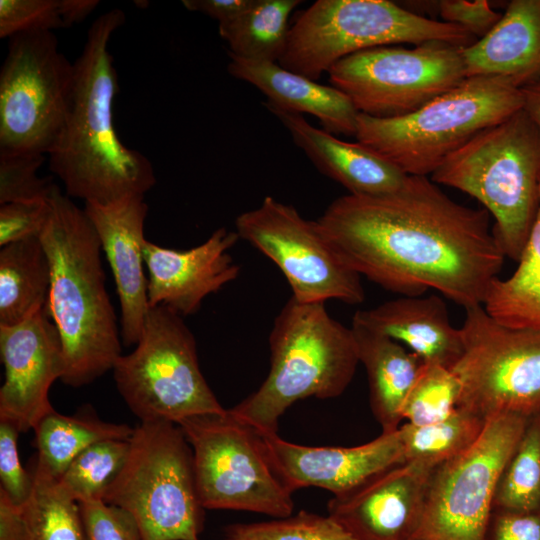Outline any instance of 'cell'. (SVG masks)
<instances>
[{
  "label": "cell",
  "instance_id": "obj_1",
  "mask_svg": "<svg viewBox=\"0 0 540 540\" xmlns=\"http://www.w3.org/2000/svg\"><path fill=\"white\" fill-rule=\"evenodd\" d=\"M317 222L360 276L403 296L429 289L464 309L483 305L506 258L490 214L451 199L428 176L395 192L345 195Z\"/></svg>",
  "mask_w": 540,
  "mask_h": 540
},
{
  "label": "cell",
  "instance_id": "obj_2",
  "mask_svg": "<svg viewBox=\"0 0 540 540\" xmlns=\"http://www.w3.org/2000/svg\"><path fill=\"white\" fill-rule=\"evenodd\" d=\"M124 22V12L112 9L89 28L74 62L72 107L48 154L49 168L60 178L67 195L85 203L105 205L145 195L156 183L151 162L121 142L113 122L118 77L109 43Z\"/></svg>",
  "mask_w": 540,
  "mask_h": 540
},
{
  "label": "cell",
  "instance_id": "obj_3",
  "mask_svg": "<svg viewBox=\"0 0 540 540\" xmlns=\"http://www.w3.org/2000/svg\"><path fill=\"white\" fill-rule=\"evenodd\" d=\"M49 200L39 235L51 272L47 310L63 346L61 381L81 387L113 369L121 356L120 333L92 222L57 185Z\"/></svg>",
  "mask_w": 540,
  "mask_h": 540
},
{
  "label": "cell",
  "instance_id": "obj_4",
  "mask_svg": "<svg viewBox=\"0 0 540 540\" xmlns=\"http://www.w3.org/2000/svg\"><path fill=\"white\" fill-rule=\"evenodd\" d=\"M270 370L261 386L228 411L259 434L277 433L279 419L296 401L341 395L359 364L351 327L334 319L325 303L290 298L269 335Z\"/></svg>",
  "mask_w": 540,
  "mask_h": 540
},
{
  "label": "cell",
  "instance_id": "obj_5",
  "mask_svg": "<svg viewBox=\"0 0 540 540\" xmlns=\"http://www.w3.org/2000/svg\"><path fill=\"white\" fill-rule=\"evenodd\" d=\"M431 180L478 200L505 256L517 262L540 205V128L521 109L450 154Z\"/></svg>",
  "mask_w": 540,
  "mask_h": 540
},
{
  "label": "cell",
  "instance_id": "obj_6",
  "mask_svg": "<svg viewBox=\"0 0 540 540\" xmlns=\"http://www.w3.org/2000/svg\"><path fill=\"white\" fill-rule=\"evenodd\" d=\"M522 89L502 76H471L416 111L394 118L359 113L356 139L405 174L431 175L481 131L523 109Z\"/></svg>",
  "mask_w": 540,
  "mask_h": 540
},
{
  "label": "cell",
  "instance_id": "obj_7",
  "mask_svg": "<svg viewBox=\"0 0 540 540\" xmlns=\"http://www.w3.org/2000/svg\"><path fill=\"white\" fill-rule=\"evenodd\" d=\"M104 501L129 513L142 540H200L204 528L193 452L179 425L140 422Z\"/></svg>",
  "mask_w": 540,
  "mask_h": 540
},
{
  "label": "cell",
  "instance_id": "obj_8",
  "mask_svg": "<svg viewBox=\"0 0 540 540\" xmlns=\"http://www.w3.org/2000/svg\"><path fill=\"white\" fill-rule=\"evenodd\" d=\"M430 41L464 48L477 39L458 25L423 17L387 0H318L290 27L278 62L316 81L356 52Z\"/></svg>",
  "mask_w": 540,
  "mask_h": 540
},
{
  "label": "cell",
  "instance_id": "obj_9",
  "mask_svg": "<svg viewBox=\"0 0 540 540\" xmlns=\"http://www.w3.org/2000/svg\"><path fill=\"white\" fill-rule=\"evenodd\" d=\"M116 387L140 422L181 421L222 414L204 378L194 335L183 318L162 306L149 307L135 349L113 367Z\"/></svg>",
  "mask_w": 540,
  "mask_h": 540
},
{
  "label": "cell",
  "instance_id": "obj_10",
  "mask_svg": "<svg viewBox=\"0 0 540 540\" xmlns=\"http://www.w3.org/2000/svg\"><path fill=\"white\" fill-rule=\"evenodd\" d=\"M193 452L196 487L204 509L292 515V493L272 465L260 435L226 410L179 424Z\"/></svg>",
  "mask_w": 540,
  "mask_h": 540
},
{
  "label": "cell",
  "instance_id": "obj_11",
  "mask_svg": "<svg viewBox=\"0 0 540 540\" xmlns=\"http://www.w3.org/2000/svg\"><path fill=\"white\" fill-rule=\"evenodd\" d=\"M74 63L52 31L10 38L0 72V153L49 154L74 95Z\"/></svg>",
  "mask_w": 540,
  "mask_h": 540
},
{
  "label": "cell",
  "instance_id": "obj_12",
  "mask_svg": "<svg viewBox=\"0 0 540 540\" xmlns=\"http://www.w3.org/2000/svg\"><path fill=\"white\" fill-rule=\"evenodd\" d=\"M465 312L463 352L451 368L460 383L457 406L486 420L540 413V331L502 325L483 305Z\"/></svg>",
  "mask_w": 540,
  "mask_h": 540
},
{
  "label": "cell",
  "instance_id": "obj_13",
  "mask_svg": "<svg viewBox=\"0 0 540 540\" xmlns=\"http://www.w3.org/2000/svg\"><path fill=\"white\" fill-rule=\"evenodd\" d=\"M461 50L440 41L414 48L366 49L336 62L328 71L329 81L359 113L376 118L400 117L466 78Z\"/></svg>",
  "mask_w": 540,
  "mask_h": 540
},
{
  "label": "cell",
  "instance_id": "obj_14",
  "mask_svg": "<svg viewBox=\"0 0 540 540\" xmlns=\"http://www.w3.org/2000/svg\"><path fill=\"white\" fill-rule=\"evenodd\" d=\"M529 418L489 417L477 441L433 471L414 540H485L496 486Z\"/></svg>",
  "mask_w": 540,
  "mask_h": 540
},
{
  "label": "cell",
  "instance_id": "obj_15",
  "mask_svg": "<svg viewBox=\"0 0 540 540\" xmlns=\"http://www.w3.org/2000/svg\"><path fill=\"white\" fill-rule=\"evenodd\" d=\"M239 238L249 242L283 273L300 303L364 301L361 276L337 253L317 220L302 217L271 196L235 220Z\"/></svg>",
  "mask_w": 540,
  "mask_h": 540
},
{
  "label": "cell",
  "instance_id": "obj_16",
  "mask_svg": "<svg viewBox=\"0 0 540 540\" xmlns=\"http://www.w3.org/2000/svg\"><path fill=\"white\" fill-rule=\"evenodd\" d=\"M0 354L5 372L0 421L20 433L33 430L54 410L49 390L64 373L61 337L47 307L36 309L16 325L0 326Z\"/></svg>",
  "mask_w": 540,
  "mask_h": 540
},
{
  "label": "cell",
  "instance_id": "obj_17",
  "mask_svg": "<svg viewBox=\"0 0 540 540\" xmlns=\"http://www.w3.org/2000/svg\"><path fill=\"white\" fill-rule=\"evenodd\" d=\"M436 467L406 462L390 468L348 493L333 496L328 516L354 540H414Z\"/></svg>",
  "mask_w": 540,
  "mask_h": 540
},
{
  "label": "cell",
  "instance_id": "obj_18",
  "mask_svg": "<svg viewBox=\"0 0 540 540\" xmlns=\"http://www.w3.org/2000/svg\"><path fill=\"white\" fill-rule=\"evenodd\" d=\"M259 435L272 465L291 492L318 487L334 496L343 495L405 463L399 429L353 447L305 446L288 442L277 433Z\"/></svg>",
  "mask_w": 540,
  "mask_h": 540
},
{
  "label": "cell",
  "instance_id": "obj_19",
  "mask_svg": "<svg viewBox=\"0 0 540 540\" xmlns=\"http://www.w3.org/2000/svg\"><path fill=\"white\" fill-rule=\"evenodd\" d=\"M239 236L218 228L202 244L175 250L144 242L149 307L162 305L179 315L196 313L203 300L238 278L240 268L230 255Z\"/></svg>",
  "mask_w": 540,
  "mask_h": 540
},
{
  "label": "cell",
  "instance_id": "obj_20",
  "mask_svg": "<svg viewBox=\"0 0 540 540\" xmlns=\"http://www.w3.org/2000/svg\"><path fill=\"white\" fill-rule=\"evenodd\" d=\"M145 195H131L109 204L85 203L84 210L110 265L121 310L124 345H136L149 309L144 272Z\"/></svg>",
  "mask_w": 540,
  "mask_h": 540
},
{
  "label": "cell",
  "instance_id": "obj_21",
  "mask_svg": "<svg viewBox=\"0 0 540 540\" xmlns=\"http://www.w3.org/2000/svg\"><path fill=\"white\" fill-rule=\"evenodd\" d=\"M265 106L316 168L344 186L349 194H388L405 184L409 175L362 143L342 141L309 124L302 114L288 112L268 102Z\"/></svg>",
  "mask_w": 540,
  "mask_h": 540
},
{
  "label": "cell",
  "instance_id": "obj_22",
  "mask_svg": "<svg viewBox=\"0 0 540 540\" xmlns=\"http://www.w3.org/2000/svg\"><path fill=\"white\" fill-rule=\"evenodd\" d=\"M352 320L404 344L425 364L451 369L463 352L461 330L452 325L437 294L402 296L358 310Z\"/></svg>",
  "mask_w": 540,
  "mask_h": 540
},
{
  "label": "cell",
  "instance_id": "obj_23",
  "mask_svg": "<svg viewBox=\"0 0 540 540\" xmlns=\"http://www.w3.org/2000/svg\"><path fill=\"white\" fill-rule=\"evenodd\" d=\"M461 52L466 77H507L520 88L540 81V0L510 1L494 28Z\"/></svg>",
  "mask_w": 540,
  "mask_h": 540
},
{
  "label": "cell",
  "instance_id": "obj_24",
  "mask_svg": "<svg viewBox=\"0 0 540 540\" xmlns=\"http://www.w3.org/2000/svg\"><path fill=\"white\" fill-rule=\"evenodd\" d=\"M229 57L228 72L258 88L268 103L288 112L311 114L333 135H356L359 112L337 88L319 84L276 62Z\"/></svg>",
  "mask_w": 540,
  "mask_h": 540
},
{
  "label": "cell",
  "instance_id": "obj_25",
  "mask_svg": "<svg viewBox=\"0 0 540 540\" xmlns=\"http://www.w3.org/2000/svg\"><path fill=\"white\" fill-rule=\"evenodd\" d=\"M359 363L368 377L370 406L382 433L399 429L402 407L424 362L399 342L352 320Z\"/></svg>",
  "mask_w": 540,
  "mask_h": 540
},
{
  "label": "cell",
  "instance_id": "obj_26",
  "mask_svg": "<svg viewBox=\"0 0 540 540\" xmlns=\"http://www.w3.org/2000/svg\"><path fill=\"white\" fill-rule=\"evenodd\" d=\"M50 264L39 236L1 247L0 326H13L47 307Z\"/></svg>",
  "mask_w": 540,
  "mask_h": 540
},
{
  "label": "cell",
  "instance_id": "obj_27",
  "mask_svg": "<svg viewBox=\"0 0 540 540\" xmlns=\"http://www.w3.org/2000/svg\"><path fill=\"white\" fill-rule=\"evenodd\" d=\"M37 448L36 461L59 478L72 460L94 443L104 440H128L134 428L107 422L90 410L73 416L55 411L45 415L33 428Z\"/></svg>",
  "mask_w": 540,
  "mask_h": 540
},
{
  "label": "cell",
  "instance_id": "obj_28",
  "mask_svg": "<svg viewBox=\"0 0 540 540\" xmlns=\"http://www.w3.org/2000/svg\"><path fill=\"white\" fill-rule=\"evenodd\" d=\"M517 263L512 275L491 283L483 307L502 325L540 331V205Z\"/></svg>",
  "mask_w": 540,
  "mask_h": 540
},
{
  "label": "cell",
  "instance_id": "obj_29",
  "mask_svg": "<svg viewBox=\"0 0 540 540\" xmlns=\"http://www.w3.org/2000/svg\"><path fill=\"white\" fill-rule=\"evenodd\" d=\"M299 0H255L240 16L219 23L229 54L254 61H279L286 47L288 19Z\"/></svg>",
  "mask_w": 540,
  "mask_h": 540
},
{
  "label": "cell",
  "instance_id": "obj_30",
  "mask_svg": "<svg viewBox=\"0 0 540 540\" xmlns=\"http://www.w3.org/2000/svg\"><path fill=\"white\" fill-rule=\"evenodd\" d=\"M30 472L33 490L23 506L28 540H88L79 503L36 459Z\"/></svg>",
  "mask_w": 540,
  "mask_h": 540
},
{
  "label": "cell",
  "instance_id": "obj_31",
  "mask_svg": "<svg viewBox=\"0 0 540 540\" xmlns=\"http://www.w3.org/2000/svg\"><path fill=\"white\" fill-rule=\"evenodd\" d=\"M486 419L462 407H456L446 418L426 425L405 423L399 427L405 463L419 462L431 466L459 455L481 435Z\"/></svg>",
  "mask_w": 540,
  "mask_h": 540
},
{
  "label": "cell",
  "instance_id": "obj_32",
  "mask_svg": "<svg viewBox=\"0 0 540 540\" xmlns=\"http://www.w3.org/2000/svg\"><path fill=\"white\" fill-rule=\"evenodd\" d=\"M493 509H540V413L529 418L500 474Z\"/></svg>",
  "mask_w": 540,
  "mask_h": 540
},
{
  "label": "cell",
  "instance_id": "obj_33",
  "mask_svg": "<svg viewBox=\"0 0 540 540\" xmlns=\"http://www.w3.org/2000/svg\"><path fill=\"white\" fill-rule=\"evenodd\" d=\"M129 448V439L94 443L72 460L58 482L77 502L103 500L122 470Z\"/></svg>",
  "mask_w": 540,
  "mask_h": 540
},
{
  "label": "cell",
  "instance_id": "obj_34",
  "mask_svg": "<svg viewBox=\"0 0 540 540\" xmlns=\"http://www.w3.org/2000/svg\"><path fill=\"white\" fill-rule=\"evenodd\" d=\"M460 383L453 371L424 364L402 407V418L412 425H426L449 416L457 407Z\"/></svg>",
  "mask_w": 540,
  "mask_h": 540
},
{
  "label": "cell",
  "instance_id": "obj_35",
  "mask_svg": "<svg viewBox=\"0 0 540 540\" xmlns=\"http://www.w3.org/2000/svg\"><path fill=\"white\" fill-rule=\"evenodd\" d=\"M225 540H354L330 516L300 511L294 516L225 527Z\"/></svg>",
  "mask_w": 540,
  "mask_h": 540
},
{
  "label": "cell",
  "instance_id": "obj_36",
  "mask_svg": "<svg viewBox=\"0 0 540 540\" xmlns=\"http://www.w3.org/2000/svg\"><path fill=\"white\" fill-rule=\"evenodd\" d=\"M44 161L41 154L0 153V205L48 199L56 184L38 175Z\"/></svg>",
  "mask_w": 540,
  "mask_h": 540
},
{
  "label": "cell",
  "instance_id": "obj_37",
  "mask_svg": "<svg viewBox=\"0 0 540 540\" xmlns=\"http://www.w3.org/2000/svg\"><path fill=\"white\" fill-rule=\"evenodd\" d=\"M64 28L59 0H0V38Z\"/></svg>",
  "mask_w": 540,
  "mask_h": 540
},
{
  "label": "cell",
  "instance_id": "obj_38",
  "mask_svg": "<svg viewBox=\"0 0 540 540\" xmlns=\"http://www.w3.org/2000/svg\"><path fill=\"white\" fill-rule=\"evenodd\" d=\"M88 540H142L132 516L103 500L78 502Z\"/></svg>",
  "mask_w": 540,
  "mask_h": 540
},
{
  "label": "cell",
  "instance_id": "obj_39",
  "mask_svg": "<svg viewBox=\"0 0 540 540\" xmlns=\"http://www.w3.org/2000/svg\"><path fill=\"white\" fill-rule=\"evenodd\" d=\"M18 429L0 421V489L19 506H24L33 490L30 471L23 468L17 449Z\"/></svg>",
  "mask_w": 540,
  "mask_h": 540
},
{
  "label": "cell",
  "instance_id": "obj_40",
  "mask_svg": "<svg viewBox=\"0 0 540 540\" xmlns=\"http://www.w3.org/2000/svg\"><path fill=\"white\" fill-rule=\"evenodd\" d=\"M50 210L49 198L1 204L0 246L39 236Z\"/></svg>",
  "mask_w": 540,
  "mask_h": 540
},
{
  "label": "cell",
  "instance_id": "obj_41",
  "mask_svg": "<svg viewBox=\"0 0 540 540\" xmlns=\"http://www.w3.org/2000/svg\"><path fill=\"white\" fill-rule=\"evenodd\" d=\"M438 11L442 21L464 28L477 40L485 37L502 17L485 0H442Z\"/></svg>",
  "mask_w": 540,
  "mask_h": 540
},
{
  "label": "cell",
  "instance_id": "obj_42",
  "mask_svg": "<svg viewBox=\"0 0 540 540\" xmlns=\"http://www.w3.org/2000/svg\"><path fill=\"white\" fill-rule=\"evenodd\" d=\"M485 540H540V509H493Z\"/></svg>",
  "mask_w": 540,
  "mask_h": 540
},
{
  "label": "cell",
  "instance_id": "obj_43",
  "mask_svg": "<svg viewBox=\"0 0 540 540\" xmlns=\"http://www.w3.org/2000/svg\"><path fill=\"white\" fill-rule=\"evenodd\" d=\"M255 0H183L184 7L216 19L219 23L230 21L247 11Z\"/></svg>",
  "mask_w": 540,
  "mask_h": 540
},
{
  "label": "cell",
  "instance_id": "obj_44",
  "mask_svg": "<svg viewBox=\"0 0 540 540\" xmlns=\"http://www.w3.org/2000/svg\"><path fill=\"white\" fill-rule=\"evenodd\" d=\"M0 540H28V527L23 507L16 505L1 489Z\"/></svg>",
  "mask_w": 540,
  "mask_h": 540
},
{
  "label": "cell",
  "instance_id": "obj_45",
  "mask_svg": "<svg viewBox=\"0 0 540 540\" xmlns=\"http://www.w3.org/2000/svg\"><path fill=\"white\" fill-rule=\"evenodd\" d=\"M64 28L80 23L99 5L97 0H59Z\"/></svg>",
  "mask_w": 540,
  "mask_h": 540
},
{
  "label": "cell",
  "instance_id": "obj_46",
  "mask_svg": "<svg viewBox=\"0 0 540 540\" xmlns=\"http://www.w3.org/2000/svg\"><path fill=\"white\" fill-rule=\"evenodd\" d=\"M524 98L523 109L540 128V81L521 88Z\"/></svg>",
  "mask_w": 540,
  "mask_h": 540
}]
</instances>
